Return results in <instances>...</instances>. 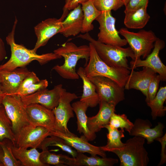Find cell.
<instances>
[{
    "label": "cell",
    "instance_id": "9c48e42d",
    "mask_svg": "<svg viewBox=\"0 0 166 166\" xmlns=\"http://www.w3.org/2000/svg\"><path fill=\"white\" fill-rule=\"evenodd\" d=\"M89 78L94 85L100 101L117 105L124 99V87L112 80L100 76Z\"/></svg>",
    "mask_w": 166,
    "mask_h": 166
},
{
    "label": "cell",
    "instance_id": "836d02e7",
    "mask_svg": "<svg viewBox=\"0 0 166 166\" xmlns=\"http://www.w3.org/2000/svg\"><path fill=\"white\" fill-rule=\"evenodd\" d=\"M109 124L113 128L124 129L129 133L133 126V123L128 118L125 114H116L114 113L111 117Z\"/></svg>",
    "mask_w": 166,
    "mask_h": 166
},
{
    "label": "cell",
    "instance_id": "5bb4252c",
    "mask_svg": "<svg viewBox=\"0 0 166 166\" xmlns=\"http://www.w3.org/2000/svg\"><path fill=\"white\" fill-rule=\"evenodd\" d=\"M30 124L42 126L50 132L55 131V117L52 110L38 104H32L26 106Z\"/></svg>",
    "mask_w": 166,
    "mask_h": 166
},
{
    "label": "cell",
    "instance_id": "ab89813d",
    "mask_svg": "<svg viewBox=\"0 0 166 166\" xmlns=\"http://www.w3.org/2000/svg\"><path fill=\"white\" fill-rule=\"evenodd\" d=\"M89 0H71L66 6L65 9L63 10L62 14L60 18L63 20L68 14V11L74 9L79 4L87 2Z\"/></svg>",
    "mask_w": 166,
    "mask_h": 166
},
{
    "label": "cell",
    "instance_id": "6da1fadb",
    "mask_svg": "<svg viewBox=\"0 0 166 166\" xmlns=\"http://www.w3.org/2000/svg\"><path fill=\"white\" fill-rule=\"evenodd\" d=\"M17 22L16 18L12 30L6 38L7 43L10 48V57L6 63L0 65V69L12 71L18 68L25 67L34 60L42 65L51 61L62 58L53 52L38 54L32 49H29L16 43L14 34Z\"/></svg>",
    "mask_w": 166,
    "mask_h": 166
},
{
    "label": "cell",
    "instance_id": "3957f363",
    "mask_svg": "<svg viewBox=\"0 0 166 166\" xmlns=\"http://www.w3.org/2000/svg\"><path fill=\"white\" fill-rule=\"evenodd\" d=\"M77 37L86 40L94 46L100 58L109 66L115 68H124L131 69L127 58L135 60L134 54L130 47H122L105 44L93 38L88 33L80 34Z\"/></svg>",
    "mask_w": 166,
    "mask_h": 166
},
{
    "label": "cell",
    "instance_id": "7c38bea8",
    "mask_svg": "<svg viewBox=\"0 0 166 166\" xmlns=\"http://www.w3.org/2000/svg\"><path fill=\"white\" fill-rule=\"evenodd\" d=\"M66 90L63 88L62 85L60 84L55 86L52 89H43L21 97L25 106L36 103L52 110L57 106L61 94Z\"/></svg>",
    "mask_w": 166,
    "mask_h": 166
},
{
    "label": "cell",
    "instance_id": "f546056e",
    "mask_svg": "<svg viewBox=\"0 0 166 166\" xmlns=\"http://www.w3.org/2000/svg\"><path fill=\"white\" fill-rule=\"evenodd\" d=\"M5 139L10 140L15 145V135L12 123L2 105L0 107V141Z\"/></svg>",
    "mask_w": 166,
    "mask_h": 166
},
{
    "label": "cell",
    "instance_id": "e575fe53",
    "mask_svg": "<svg viewBox=\"0 0 166 166\" xmlns=\"http://www.w3.org/2000/svg\"><path fill=\"white\" fill-rule=\"evenodd\" d=\"M96 8L101 11H116L124 6L122 0H92Z\"/></svg>",
    "mask_w": 166,
    "mask_h": 166
},
{
    "label": "cell",
    "instance_id": "603a6c76",
    "mask_svg": "<svg viewBox=\"0 0 166 166\" xmlns=\"http://www.w3.org/2000/svg\"><path fill=\"white\" fill-rule=\"evenodd\" d=\"M148 6H144L129 11H124V23L128 28L141 29L149 21L150 17L147 12Z\"/></svg>",
    "mask_w": 166,
    "mask_h": 166
},
{
    "label": "cell",
    "instance_id": "484cf974",
    "mask_svg": "<svg viewBox=\"0 0 166 166\" xmlns=\"http://www.w3.org/2000/svg\"><path fill=\"white\" fill-rule=\"evenodd\" d=\"M74 159V166H113L118 162L117 159L100 158L97 155L89 157L78 152Z\"/></svg>",
    "mask_w": 166,
    "mask_h": 166
},
{
    "label": "cell",
    "instance_id": "74e56055",
    "mask_svg": "<svg viewBox=\"0 0 166 166\" xmlns=\"http://www.w3.org/2000/svg\"><path fill=\"white\" fill-rule=\"evenodd\" d=\"M40 80L36 73L33 71H31L30 73L22 81L15 93L23 90L34 84L39 82Z\"/></svg>",
    "mask_w": 166,
    "mask_h": 166
},
{
    "label": "cell",
    "instance_id": "d6a6232c",
    "mask_svg": "<svg viewBox=\"0 0 166 166\" xmlns=\"http://www.w3.org/2000/svg\"><path fill=\"white\" fill-rule=\"evenodd\" d=\"M12 142L9 140L5 139L0 141V146L3 153L2 163L3 166H22L20 162L14 155L11 148Z\"/></svg>",
    "mask_w": 166,
    "mask_h": 166
},
{
    "label": "cell",
    "instance_id": "f6af8a7d",
    "mask_svg": "<svg viewBox=\"0 0 166 166\" xmlns=\"http://www.w3.org/2000/svg\"><path fill=\"white\" fill-rule=\"evenodd\" d=\"M71 0H65V4L63 8V10H65L66 6Z\"/></svg>",
    "mask_w": 166,
    "mask_h": 166
},
{
    "label": "cell",
    "instance_id": "8fae6325",
    "mask_svg": "<svg viewBox=\"0 0 166 166\" xmlns=\"http://www.w3.org/2000/svg\"><path fill=\"white\" fill-rule=\"evenodd\" d=\"M51 135V132L47 128L29 124L23 127L15 136V145L27 148H38L43 140Z\"/></svg>",
    "mask_w": 166,
    "mask_h": 166
},
{
    "label": "cell",
    "instance_id": "ac0fdd59",
    "mask_svg": "<svg viewBox=\"0 0 166 166\" xmlns=\"http://www.w3.org/2000/svg\"><path fill=\"white\" fill-rule=\"evenodd\" d=\"M51 133V135L56 136L62 138L67 144L75 149L78 152L88 153L91 156L99 155L102 157L106 156L105 152L101 149L100 147L90 144L83 135L79 137L73 133L67 135L57 131Z\"/></svg>",
    "mask_w": 166,
    "mask_h": 166
},
{
    "label": "cell",
    "instance_id": "7402d4cb",
    "mask_svg": "<svg viewBox=\"0 0 166 166\" xmlns=\"http://www.w3.org/2000/svg\"><path fill=\"white\" fill-rule=\"evenodd\" d=\"M83 84V94L80 101L87 104L89 107H95L99 104L100 100L94 85L87 77L84 68L80 67L77 71Z\"/></svg>",
    "mask_w": 166,
    "mask_h": 166
},
{
    "label": "cell",
    "instance_id": "8992f818",
    "mask_svg": "<svg viewBox=\"0 0 166 166\" xmlns=\"http://www.w3.org/2000/svg\"><path fill=\"white\" fill-rule=\"evenodd\" d=\"M123 36L133 51L135 60L145 58L151 52L155 42L157 39L155 34L152 30H142L134 32L122 28L118 31Z\"/></svg>",
    "mask_w": 166,
    "mask_h": 166
},
{
    "label": "cell",
    "instance_id": "8d00e7d4",
    "mask_svg": "<svg viewBox=\"0 0 166 166\" xmlns=\"http://www.w3.org/2000/svg\"><path fill=\"white\" fill-rule=\"evenodd\" d=\"M161 81L159 75L156 74L151 81L148 89V101L147 103L152 101L155 98L157 92L159 83Z\"/></svg>",
    "mask_w": 166,
    "mask_h": 166
},
{
    "label": "cell",
    "instance_id": "7a4b0ae2",
    "mask_svg": "<svg viewBox=\"0 0 166 166\" xmlns=\"http://www.w3.org/2000/svg\"><path fill=\"white\" fill-rule=\"evenodd\" d=\"M53 53L64 57L65 61L62 65H56L52 69L64 79L76 80L79 78L76 70L77 63L80 59H85V65L87 63L90 49L89 45L78 46L72 42H67L54 50Z\"/></svg>",
    "mask_w": 166,
    "mask_h": 166
},
{
    "label": "cell",
    "instance_id": "d4e9b609",
    "mask_svg": "<svg viewBox=\"0 0 166 166\" xmlns=\"http://www.w3.org/2000/svg\"><path fill=\"white\" fill-rule=\"evenodd\" d=\"M12 150L16 158L24 166H46L40 159V152L36 148L18 147L12 143Z\"/></svg>",
    "mask_w": 166,
    "mask_h": 166
},
{
    "label": "cell",
    "instance_id": "52a82bcc",
    "mask_svg": "<svg viewBox=\"0 0 166 166\" xmlns=\"http://www.w3.org/2000/svg\"><path fill=\"white\" fill-rule=\"evenodd\" d=\"M2 105L11 122L15 137L23 127L30 124L26 106L21 97L16 95H5Z\"/></svg>",
    "mask_w": 166,
    "mask_h": 166
},
{
    "label": "cell",
    "instance_id": "e0dca14e",
    "mask_svg": "<svg viewBox=\"0 0 166 166\" xmlns=\"http://www.w3.org/2000/svg\"><path fill=\"white\" fill-rule=\"evenodd\" d=\"M157 74L152 69L143 67L142 70L136 71L132 69L124 87V89L138 90L146 97L145 101H148V89L153 78Z\"/></svg>",
    "mask_w": 166,
    "mask_h": 166
},
{
    "label": "cell",
    "instance_id": "d6986e66",
    "mask_svg": "<svg viewBox=\"0 0 166 166\" xmlns=\"http://www.w3.org/2000/svg\"><path fill=\"white\" fill-rule=\"evenodd\" d=\"M152 125L151 122L148 119H136L133 123L129 135L144 137L147 140V144H151L156 138L163 136L164 128V124L160 122L153 128H151Z\"/></svg>",
    "mask_w": 166,
    "mask_h": 166
},
{
    "label": "cell",
    "instance_id": "4fadbf2b",
    "mask_svg": "<svg viewBox=\"0 0 166 166\" xmlns=\"http://www.w3.org/2000/svg\"><path fill=\"white\" fill-rule=\"evenodd\" d=\"M165 46L164 41L158 38L154 44L152 51L145 60L140 59L132 60L130 62L131 69L139 67H147L152 69L160 77L161 81L166 80V66L161 61L159 56L160 51Z\"/></svg>",
    "mask_w": 166,
    "mask_h": 166
},
{
    "label": "cell",
    "instance_id": "30bf717a",
    "mask_svg": "<svg viewBox=\"0 0 166 166\" xmlns=\"http://www.w3.org/2000/svg\"><path fill=\"white\" fill-rule=\"evenodd\" d=\"M78 98L75 93L68 92L66 90L62 93L58 105L52 110L55 119L54 131L67 135L73 134L68 129L67 123L70 118L74 117L70 103Z\"/></svg>",
    "mask_w": 166,
    "mask_h": 166
},
{
    "label": "cell",
    "instance_id": "b9f144b4",
    "mask_svg": "<svg viewBox=\"0 0 166 166\" xmlns=\"http://www.w3.org/2000/svg\"><path fill=\"white\" fill-rule=\"evenodd\" d=\"M6 56V52L4 44L2 40L0 38V61L3 60Z\"/></svg>",
    "mask_w": 166,
    "mask_h": 166
},
{
    "label": "cell",
    "instance_id": "7bdbcfd3",
    "mask_svg": "<svg viewBox=\"0 0 166 166\" xmlns=\"http://www.w3.org/2000/svg\"><path fill=\"white\" fill-rule=\"evenodd\" d=\"M5 95L3 93L0 85V107L1 106L2 103Z\"/></svg>",
    "mask_w": 166,
    "mask_h": 166
},
{
    "label": "cell",
    "instance_id": "277c9868",
    "mask_svg": "<svg viewBox=\"0 0 166 166\" xmlns=\"http://www.w3.org/2000/svg\"><path fill=\"white\" fill-rule=\"evenodd\" d=\"M145 139L134 136L128 140L122 147L101 149L115 154L120 161V166H147L148 153L144 146Z\"/></svg>",
    "mask_w": 166,
    "mask_h": 166
},
{
    "label": "cell",
    "instance_id": "1f68e13d",
    "mask_svg": "<svg viewBox=\"0 0 166 166\" xmlns=\"http://www.w3.org/2000/svg\"><path fill=\"white\" fill-rule=\"evenodd\" d=\"M46 137L42 141L39 147L42 150L47 149L49 146H57L61 148L63 151L71 155L75 158L77 152L73 150L71 147L67 144L61 138L52 135Z\"/></svg>",
    "mask_w": 166,
    "mask_h": 166
},
{
    "label": "cell",
    "instance_id": "ba28073f",
    "mask_svg": "<svg viewBox=\"0 0 166 166\" xmlns=\"http://www.w3.org/2000/svg\"><path fill=\"white\" fill-rule=\"evenodd\" d=\"M96 20L99 25L97 41L105 44L122 47L128 44L126 40L121 38L115 26L116 18L111 11H102Z\"/></svg>",
    "mask_w": 166,
    "mask_h": 166
},
{
    "label": "cell",
    "instance_id": "7dc6e473",
    "mask_svg": "<svg viewBox=\"0 0 166 166\" xmlns=\"http://www.w3.org/2000/svg\"><path fill=\"white\" fill-rule=\"evenodd\" d=\"M0 166H1V165H0Z\"/></svg>",
    "mask_w": 166,
    "mask_h": 166
},
{
    "label": "cell",
    "instance_id": "ee69618b",
    "mask_svg": "<svg viewBox=\"0 0 166 166\" xmlns=\"http://www.w3.org/2000/svg\"><path fill=\"white\" fill-rule=\"evenodd\" d=\"M3 156V153L2 149L0 146V165L1 166H3L2 163V161Z\"/></svg>",
    "mask_w": 166,
    "mask_h": 166
},
{
    "label": "cell",
    "instance_id": "d590c367",
    "mask_svg": "<svg viewBox=\"0 0 166 166\" xmlns=\"http://www.w3.org/2000/svg\"><path fill=\"white\" fill-rule=\"evenodd\" d=\"M48 85V82L46 79L42 80L22 90L15 93L13 95H18L20 97L26 96L34 93L39 90L46 89Z\"/></svg>",
    "mask_w": 166,
    "mask_h": 166
},
{
    "label": "cell",
    "instance_id": "5b68a950",
    "mask_svg": "<svg viewBox=\"0 0 166 166\" xmlns=\"http://www.w3.org/2000/svg\"><path fill=\"white\" fill-rule=\"evenodd\" d=\"M90 53L88 63L84 68L87 77L100 76L110 79L124 87L130 73V70L111 67L99 57L93 45L89 43Z\"/></svg>",
    "mask_w": 166,
    "mask_h": 166
},
{
    "label": "cell",
    "instance_id": "f35d334b",
    "mask_svg": "<svg viewBox=\"0 0 166 166\" xmlns=\"http://www.w3.org/2000/svg\"><path fill=\"white\" fill-rule=\"evenodd\" d=\"M149 0H129L125 6L124 11L135 10L144 6H148Z\"/></svg>",
    "mask_w": 166,
    "mask_h": 166
},
{
    "label": "cell",
    "instance_id": "9a60e30c",
    "mask_svg": "<svg viewBox=\"0 0 166 166\" xmlns=\"http://www.w3.org/2000/svg\"><path fill=\"white\" fill-rule=\"evenodd\" d=\"M60 18H49L40 22L34 28L37 40L33 49L35 52L40 47L46 44L49 39L57 33H60L62 29V22Z\"/></svg>",
    "mask_w": 166,
    "mask_h": 166
},
{
    "label": "cell",
    "instance_id": "4dcf8cb0",
    "mask_svg": "<svg viewBox=\"0 0 166 166\" xmlns=\"http://www.w3.org/2000/svg\"><path fill=\"white\" fill-rule=\"evenodd\" d=\"M104 128L108 131L107 142L106 145L100 147L101 149L120 148L124 145V143L121 141V139L124 137V129L119 130L118 128L111 127L109 124L105 125Z\"/></svg>",
    "mask_w": 166,
    "mask_h": 166
},
{
    "label": "cell",
    "instance_id": "bcb514c9",
    "mask_svg": "<svg viewBox=\"0 0 166 166\" xmlns=\"http://www.w3.org/2000/svg\"><path fill=\"white\" fill-rule=\"evenodd\" d=\"M123 3L124 4V6H125L127 5L129 0H122Z\"/></svg>",
    "mask_w": 166,
    "mask_h": 166
},
{
    "label": "cell",
    "instance_id": "2e32d148",
    "mask_svg": "<svg viewBox=\"0 0 166 166\" xmlns=\"http://www.w3.org/2000/svg\"><path fill=\"white\" fill-rule=\"evenodd\" d=\"M26 67L12 71L0 69V85L5 95H12L18 90L23 79L31 73Z\"/></svg>",
    "mask_w": 166,
    "mask_h": 166
},
{
    "label": "cell",
    "instance_id": "44dd1931",
    "mask_svg": "<svg viewBox=\"0 0 166 166\" xmlns=\"http://www.w3.org/2000/svg\"><path fill=\"white\" fill-rule=\"evenodd\" d=\"M83 14L81 4L68 14L62 22V29L60 34L65 37L75 36L81 32Z\"/></svg>",
    "mask_w": 166,
    "mask_h": 166
},
{
    "label": "cell",
    "instance_id": "ffe728a7",
    "mask_svg": "<svg viewBox=\"0 0 166 166\" xmlns=\"http://www.w3.org/2000/svg\"><path fill=\"white\" fill-rule=\"evenodd\" d=\"M99 109L97 113L91 117H87V125L89 130L92 133L100 131L101 128L109 124L112 115L115 111V104L100 101Z\"/></svg>",
    "mask_w": 166,
    "mask_h": 166
},
{
    "label": "cell",
    "instance_id": "cb8c5ba5",
    "mask_svg": "<svg viewBox=\"0 0 166 166\" xmlns=\"http://www.w3.org/2000/svg\"><path fill=\"white\" fill-rule=\"evenodd\" d=\"M71 105L77 117V131L80 134L82 133L88 141L93 140L96 137V133L90 131L87 125L86 111L89 107L88 105L79 101L73 102Z\"/></svg>",
    "mask_w": 166,
    "mask_h": 166
},
{
    "label": "cell",
    "instance_id": "60d3db41",
    "mask_svg": "<svg viewBox=\"0 0 166 166\" xmlns=\"http://www.w3.org/2000/svg\"><path fill=\"white\" fill-rule=\"evenodd\" d=\"M156 140L159 142L161 146V159L158 166H161L165 163L166 162V154L165 153V148L166 144V133L164 135L160 137L156 138Z\"/></svg>",
    "mask_w": 166,
    "mask_h": 166
},
{
    "label": "cell",
    "instance_id": "f1b7e54d",
    "mask_svg": "<svg viewBox=\"0 0 166 166\" xmlns=\"http://www.w3.org/2000/svg\"><path fill=\"white\" fill-rule=\"evenodd\" d=\"M166 99V87H160L155 98L147 103V105L151 109L152 119H156L157 117H162L165 115L166 107L164 106Z\"/></svg>",
    "mask_w": 166,
    "mask_h": 166
},
{
    "label": "cell",
    "instance_id": "83f0119b",
    "mask_svg": "<svg viewBox=\"0 0 166 166\" xmlns=\"http://www.w3.org/2000/svg\"><path fill=\"white\" fill-rule=\"evenodd\" d=\"M81 5V9L83 14L81 33H88L93 29L94 26L92 24V22L101 14V11L96 8L92 0H89Z\"/></svg>",
    "mask_w": 166,
    "mask_h": 166
},
{
    "label": "cell",
    "instance_id": "4316f807",
    "mask_svg": "<svg viewBox=\"0 0 166 166\" xmlns=\"http://www.w3.org/2000/svg\"><path fill=\"white\" fill-rule=\"evenodd\" d=\"M40 159L46 166L49 165L74 166V158H71L62 154H57L51 153L48 148L42 150L40 152Z\"/></svg>",
    "mask_w": 166,
    "mask_h": 166
}]
</instances>
